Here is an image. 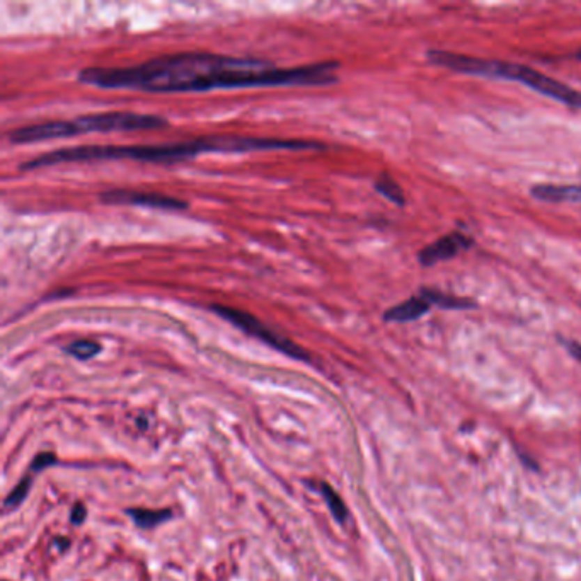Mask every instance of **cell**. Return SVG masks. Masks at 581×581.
Returning <instances> with one entry per match:
<instances>
[{
    "label": "cell",
    "instance_id": "16",
    "mask_svg": "<svg viewBox=\"0 0 581 581\" xmlns=\"http://www.w3.org/2000/svg\"><path fill=\"white\" fill-rule=\"evenodd\" d=\"M53 464H56V457L53 456V454H49V452L40 454V456L34 457V460H33L31 467H29V471L36 474V472L43 471V469L49 467V465H53Z\"/></svg>",
    "mask_w": 581,
    "mask_h": 581
},
{
    "label": "cell",
    "instance_id": "2",
    "mask_svg": "<svg viewBox=\"0 0 581 581\" xmlns=\"http://www.w3.org/2000/svg\"><path fill=\"white\" fill-rule=\"evenodd\" d=\"M323 145L309 140L256 139V137H208L189 141L150 145H82L47 152L21 164V171L43 169L68 162L91 160H139L150 164H176L201 154H244L263 150H312Z\"/></svg>",
    "mask_w": 581,
    "mask_h": 581
},
{
    "label": "cell",
    "instance_id": "18",
    "mask_svg": "<svg viewBox=\"0 0 581 581\" xmlns=\"http://www.w3.org/2000/svg\"><path fill=\"white\" fill-rule=\"evenodd\" d=\"M564 346L568 348V351L576 358V360L581 362V345H578V343H573V341H566Z\"/></svg>",
    "mask_w": 581,
    "mask_h": 581
},
{
    "label": "cell",
    "instance_id": "19",
    "mask_svg": "<svg viewBox=\"0 0 581 581\" xmlns=\"http://www.w3.org/2000/svg\"><path fill=\"white\" fill-rule=\"evenodd\" d=\"M575 56H576V59H578V60H581V49H578V52H576V55H575Z\"/></svg>",
    "mask_w": 581,
    "mask_h": 581
},
{
    "label": "cell",
    "instance_id": "7",
    "mask_svg": "<svg viewBox=\"0 0 581 581\" xmlns=\"http://www.w3.org/2000/svg\"><path fill=\"white\" fill-rule=\"evenodd\" d=\"M472 246V239L462 232H452L449 235H443L433 244H428L424 249L419 251L418 261L423 266H433L437 263L449 261L456 258L462 251H467Z\"/></svg>",
    "mask_w": 581,
    "mask_h": 581
},
{
    "label": "cell",
    "instance_id": "5",
    "mask_svg": "<svg viewBox=\"0 0 581 581\" xmlns=\"http://www.w3.org/2000/svg\"><path fill=\"white\" fill-rule=\"evenodd\" d=\"M212 311L224 320H227V323L234 324L235 327L246 332L247 336H252V338L266 343V345L274 348L277 351H281L286 357L295 358V360L300 362H311V355L304 348L295 345L292 339L285 338L280 332L271 330L270 326H266L265 323H261L258 317L249 314V312L239 311L235 307H225V305H212Z\"/></svg>",
    "mask_w": 581,
    "mask_h": 581
},
{
    "label": "cell",
    "instance_id": "15",
    "mask_svg": "<svg viewBox=\"0 0 581 581\" xmlns=\"http://www.w3.org/2000/svg\"><path fill=\"white\" fill-rule=\"evenodd\" d=\"M33 474L34 472L29 471L28 476L22 477L21 483H19L17 486L9 493V496H7L6 502H3V508H6V510H13V508L19 506V504L28 498V493H29V489H31V483H33Z\"/></svg>",
    "mask_w": 581,
    "mask_h": 581
},
{
    "label": "cell",
    "instance_id": "9",
    "mask_svg": "<svg viewBox=\"0 0 581 581\" xmlns=\"http://www.w3.org/2000/svg\"><path fill=\"white\" fill-rule=\"evenodd\" d=\"M430 307L431 305L426 300L419 295H415L403 302V304L394 305L389 311H385L384 320H387V323H411V320L421 319L430 311Z\"/></svg>",
    "mask_w": 581,
    "mask_h": 581
},
{
    "label": "cell",
    "instance_id": "11",
    "mask_svg": "<svg viewBox=\"0 0 581 581\" xmlns=\"http://www.w3.org/2000/svg\"><path fill=\"white\" fill-rule=\"evenodd\" d=\"M126 513L132 517L133 522H135L137 527H140V529H154V527L160 525L162 522H167V520L173 518V511L171 510H159V511H152V510H140V508H137V510H126Z\"/></svg>",
    "mask_w": 581,
    "mask_h": 581
},
{
    "label": "cell",
    "instance_id": "4",
    "mask_svg": "<svg viewBox=\"0 0 581 581\" xmlns=\"http://www.w3.org/2000/svg\"><path fill=\"white\" fill-rule=\"evenodd\" d=\"M167 120L157 114L132 113V111H111V113L84 114L70 121H49L31 126H22L9 132L13 144H38L56 139L84 135V133L140 132V130L166 128Z\"/></svg>",
    "mask_w": 581,
    "mask_h": 581
},
{
    "label": "cell",
    "instance_id": "6",
    "mask_svg": "<svg viewBox=\"0 0 581 581\" xmlns=\"http://www.w3.org/2000/svg\"><path fill=\"white\" fill-rule=\"evenodd\" d=\"M101 200L104 203L111 205H133V206H147V208L155 210H186L188 203L183 200H178L174 196L159 193H144V191H128V189H114L104 191L101 194Z\"/></svg>",
    "mask_w": 581,
    "mask_h": 581
},
{
    "label": "cell",
    "instance_id": "1",
    "mask_svg": "<svg viewBox=\"0 0 581 581\" xmlns=\"http://www.w3.org/2000/svg\"><path fill=\"white\" fill-rule=\"evenodd\" d=\"M338 62L280 68L258 59L178 53L157 56L133 67H89L77 80L98 89H130L154 94L208 93L215 89L251 87L327 86L334 84Z\"/></svg>",
    "mask_w": 581,
    "mask_h": 581
},
{
    "label": "cell",
    "instance_id": "12",
    "mask_svg": "<svg viewBox=\"0 0 581 581\" xmlns=\"http://www.w3.org/2000/svg\"><path fill=\"white\" fill-rule=\"evenodd\" d=\"M373 186H375V189L382 194V196L387 198V200L392 201L394 205H397V206L406 205V196H404L403 188L394 181L391 176H387V174L378 176L375 185Z\"/></svg>",
    "mask_w": 581,
    "mask_h": 581
},
{
    "label": "cell",
    "instance_id": "10",
    "mask_svg": "<svg viewBox=\"0 0 581 581\" xmlns=\"http://www.w3.org/2000/svg\"><path fill=\"white\" fill-rule=\"evenodd\" d=\"M418 295L430 305H437V307L447 309V311H464V309L477 307V304L472 299L449 295V293H443L440 290L435 288H421Z\"/></svg>",
    "mask_w": 581,
    "mask_h": 581
},
{
    "label": "cell",
    "instance_id": "3",
    "mask_svg": "<svg viewBox=\"0 0 581 581\" xmlns=\"http://www.w3.org/2000/svg\"><path fill=\"white\" fill-rule=\"evenodd\" d=\"M426 56L431 63L447 67L450 70L458 72V74L517 80L523 86L530 87L535 93L548 95V98L563 102L569 108L581 109V93L575 91L573 87L564 86L559 80L542 74V72L525 67V65L499 62V60L474 59V56L458 55V53L443 52V49H430Z\"/></svg>",
    "mask_w": 581,
    "mask_h": 581
},
{
    "label": "cell",
    "instance_id": "13",
    "mask_svg": "<svg viewBox=\"0 0 581 581\" xmlns=\"http://www.w3.org/2000/svg\"><path fill=\"white\" fill-rule=\"evenodd\" d=\"M320 493H323L324 499H326L327 503V508H330L331 515L334 517V520L338 523H341V525H345L346 520H348V508L345 502H343L341 498H339L338 493L332 489L330 484L324 483L323 486H320Z\"/></svg>",
    "mask_w": 581,
    "mask_h": 581
},
{
    "label": "cell",
    "instance_id": "8",
    "mask_svg": "<svg viewBox=\"0 0 581 581\" xmlns=\"http://www.w3.org/2000/svg\"><path fill=\"white\" fill-rule=\"evenodd\" d=\"M532 196L535 200L548 201V203H580L581 201V185H537L534 186Z\"/></svg>",
    "mask_w": 581,
    "mask_h": 581
},
{
    "label": "cell",
    "instance_id": "14",
    "mask_svg": "<svg viewBox=\"0 0 581 581\" xmlns=\"http://www.w3.org/2000/svg\"><path fill=\"white\" fill-rule=\"evenodd\" d=\"M65 351H67L70 357L77 358V360H91L95 355L101 351V345L95 341H89V339H79V341L70 343L68 346H65Z\"/></svg>",
    "mask_w": 581,
    "mask_h": 581
},
{
    "label": "cell",
    "instance_id": "17",
    "mask_svg": "<svg viewBox=\"0 0 581 581\" xmlns=\"http://www.w3.org/2000/svg\"><path fill=\"white\" fill-rule=\"evenodd\" d=\"M86 517H87V510L82 503H77L74 508H72L70 522L74 523V525H80V523L86 520Z\"/></svg>",
    "mask_w": 581,
    "mask_h": 581
}]
</instances>
